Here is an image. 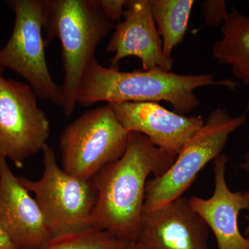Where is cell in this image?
I'll use <instances>...</instances> for the list:
<instances>
[{
  "label": "cell",
  "instance_id": "cell-17",
  "mask_svg": "<svg viewBox=\"0 0 249 249\" xmlns=\"http://www.w3.org/2000/svg\"><path fill=\"white\" fill-rule=\"evenodd\" d=\"M201 12L206 25L217 27L224 24L229 12L224 0H208L201 3Z\"/></svg>",
  "mask_w": 249,
  "mask_h": 249
},
{
  "label": "cell",
  "instance_id": "cell-11",
  "mask_svg": "<svg viewBox=\"0 0 249 249\" xmlns=\"http://www.w3.org/2000/svg\"><path fill=\"white\" fill-rule=\"evenodd\" d=\"M118 121L127 132H138L152 143L178 155L184 144L204 125L199 116L168 110L154 102L111 103Z\"/></svg>",
  "mask_w": 249,
  "mask_h": 249
},
{
  "label": "cell",
  "instance_id": "cell-3",
  "mask_svg": "<svg viewBox=\"0 0 249 249\" xmlns=\"http://www.w3.org/2000/svg\"><path fill=\"white\" fill-rule=\"evenodd\" d=\"M46 46L54 39L61 44L64 70V114L77 105L82 77L98 45L116 24L106 16L99 0H45Z\"/></svg>",
  "mask_w": 249,
  "mask_h": 249
},
{
  "label": "cell",
  "instance_id": "cell-22",
  "mask_svg": "<svg viewBox=\"0 0 249 249\" xmlns=\"http://www.w3.org/2000/svg\"></svg>",
  "mask_w": 249,
  "mask_h": 249
},
{
  "label": "cell",
  "instance_id": "cell-6",
  "mask_svg": "<svg viewBox=\"0 0 249 249\" xmlns=\"http://www.w3.org/2000/svg\"><path fill=\"white\" fill-rule=\"evenodd\" d=\"M129 134L111 104L85 111L59 139L62 169L77 178L93 179L124 155Z\"/></svg>",
  "mask_w": 249,
  "mask_h": 249
},
{
  "label": "cell",
  "instance_id": "cell-18",
  "mask_svg": "<svg viewBox=\"0 0 249 249\" xmlns=\"http://www.w3.org/2000/svg\"><path fill=\"white\" fill-rule=\"evenodd\" d=\"M99 3L109 19L116 24L121 22L127 0H99Z\"/></svg>",
  "mask_w": 249,
  "mask_h": 249
},
{
  "label": "cell",
  "instance_id": "cell-8",
  "mask_svg": "<svg viewBox=\"0 0 249 249\" xmlns=\"http://www.w3.org/2000/svg\"><path fill=\"white\" fill-rule=\"evenodd\" d=\"M37 98L29 85L0 73V153L19 168L42 151L50 136V121Z\"/></svg>",
  "mask_w": 249,
  "mask_h": 249
},
{
  "label": "cell",
  "instance_id": "cell-15",
  "mask_svg": "<svg viewBox=\"0 0 249 249\" xmlns=\"http://www.w3.org/2000/svg\"><path fill=\"white\" fill-rule=\"evenodd\" d=\"M194 4L193 0H151L152 16L161 37L163 59L169 71L174 64L172 53L184 39Z\"/></svg>",
  "mask_w": 249,
  "mask_h": 249
},
{
  "label": "cell",
  "instance_id": "cell-9",
  "mask_svg": "<svg viewBox=\"0 0 249 249\" xmlns=\"http://www.w3.org/2000/svg\"><path fill=\"white\" fill-rule=\"evenodd\" d=\"M0 228L16 249H42L53 239L35 198L1 153Z\"/></svg>",
  "mask_w": 249,
  "mask_h": 249
},
{
  "label": "cell",
  "instance_id": "cell-12",
  "mask_svg": "<svg viewBox=\"0 0 249 249\" xmlns=\"http://www.w3.org/2000/svg\"><path fill=\"white\" fill-rule=\"evenodd\" d=\"M123 16L124 20L116 24L106 49L113 53L109 68L119 70L121 60L135 56L142 61V70L169 71L152 16L151 0L127 1Z\"/></svg>",
  "mask_w": 249,
  "mask_h": 249
},
{
  "label": "cell",
  "instance_id": "cell-7",
  "mask_svg": "<svg viewBox=\"0 0 249 249\" xmlns=\"http://www.w3.org/2000/svg\"><path fill=\"white\" fill-rule=\"evenodd\" d=\"M10 5L16 18L12 34L0 50V73L8 69L17 72L37 98L62 107L63 89L52 78L46 60L45 0H14Z\"/></svg>",
  "mask_w": 249,
  "mask_h": 249
},
{
  "label": "cell",
  "instance_id": "cell-10",
  "mask_svg": "<svg viewBox=\"0 0 249 249\" xmlns=\"http://www.w3.org/2000/svg\"><path fill=\"white\" fill-rule=\"evenodd\" d=\"M209 228L181 196L159 209L142 213L137 249H209Z\"/></svg>",
  "mask_w": 249,
  "mask_h": 249
},
{
  "label": "cell",
  "instance_id": "cell-19",
  "mask_svg": "<svg viewBox=\"0 0 249 249\" xmlns=\"http://www.w3.org/2000/svg\"><path fill=\"white\" fill-rule=\"evenodd\" d=\"M240 167L242 169L249 173V149L245 154V156H244V162L240 165ZM245 195L249 204V191L245 192ZM247 219H248L249 223L248 227H247V230H246V237L249 241V215L247 217Z\"/></svg>",
  "mask_w": 249,
  "mask_h": 249
},
{
  "label": "cell",
  "instance_id": "cell-14",
  "mask_svg": "<svg viewBox=\"0 0 249 249\" xmlns=\"http://www.w3.org/2000/svg\"><path fill=\"white\" fill-rule=\"evenodd\" d=\"M222 37L213 47V58L229 65L232 74L249 85V15L232 9L221 28Z\"/></svg>",
  "mask_w": 249,
  "mask_h": 249
},
{
  "label": "cell",
  "instance_id": "cell-16",
  "mask_svg": "<svg viewBox=\"0 0 249 249\" xmlns=\"http://www.w3.org/2000/svg\"><path fill=\"white\" fill-rule=\"evenodd\" d=\"M130 245L107 231L90 228L55 237L42 249H121Z\"/></svg>",
  "mask_w": 249,
  "mask_h": 249
},
{
  "label": "cell",
  "instance_id": "cell-2",
  "mask_svg": "<svg viewBox=\"0 0 249 249\" xmlns=\"http://www.w3.org/2000/svg\"><path fill=\"white\" fill-rule=\"evenodd\" d=\"M235 89L232 80H214L211 73L183 75L160 69L124 72L103 66L93 57L85 69L77 95V104L169 103L175 112L186 115L200 104L196 90L206 86Z\"/></svg>",
  "mask_w": 249,
  "mask_h": 249
},
{
  "label": "cell",
  "instance_id": "cell-4",
  "mask_svg": "<svg viewBox=\"0 0 249 249\" xmlns=\"http://www.w3.org/2000/svg\"><path fill=\"white\" fill-rule=\"evenodd\" d=\"M43 174L38 180L18 177L34 193L53 238L91 228L97 192L94 179L83 180L59 166L56 154L46 144L42 149Z\"/></svg>",
  "mask_w": 249,
  "mask_h": 249
},
{
  "label": "cell",
  "instance_id": "cell-20",
  "mask_svg": "<svg viewBox=\"0 0 249 249\" xmlns=\"http://www.w3.org/2000/svg\"><path fill=\"white\" fill-rule=\"evenodd\" d=\"M0 249H16L0 228Z\"/></svg>",
  "mask_w": 249,
  "mask_h": 249
},
{
  "label": "cell",
  "instance_id": "cell-21",
  "mask_svg": "<svg viewBox=\"0 0 249 249\" xmlns=\"http://www.w3.org/2000/svg\"><path fill=\"white\" fill-rule=\"evenodd\" d=\"M137 249V247H136L135 244L132 243L130 244V245H129L128 246H127V247H124V249Z\"/></svg>",
  "mask_w": 249,
  "mask_h": 249
},
{
  "label": "cell",
  "instance_id": "cell-13",
  "mask_svg": "<svg viewBox=\"0 0 249 249\" xmlns=\"http://www.w3.org/2000/svg\"><path fill=\"white\" fill-rule=\"evenodd\" d=\"M229 159L221 154L214 160V188L209 199L189 198L192 209L199 214L213 232L219 249H249V241L241 233L238 216L249 209L245 193L232 192L226 180Z\"/></svg>",
  "mask_w": 249,
  "mask_h": 249
},
{
  "label": "cell",
  "instance_id": "cell-1",
  "mask_svg": "<svg viewBox=\"0 0 249 249\" xmlns=\"http://www.w3.org/2000/svg\"><path fill=\"white\" fill-rule=\"evenodd\" d=\"M177 157L156 146L143 134L129 132L124 155L93 178L97 197L91 228L135 243L140 231L147 178L164 173Z\"/></svg>",
  "mask_w": 249,
  "mask_h": 249
},
{
  "label": "cell",
  "instance_id": "cell-5",
  "mask_svg": "<svg viewBox=\"0 0 249 249\" xmlns=\"http://www.w3.org/2000/svg\"><path fill=\"white\" fill-rule=\"evenodd\" d=\"M246 122V114L232 117L217 108L204 125L187 141L171 166L160 176L147 180L143 212H149L182 196L198 174L222 154L229 137Z\"/></svg>",
  "mask_w": 249,
  "mask_h": 249
}]
</instances>
